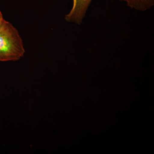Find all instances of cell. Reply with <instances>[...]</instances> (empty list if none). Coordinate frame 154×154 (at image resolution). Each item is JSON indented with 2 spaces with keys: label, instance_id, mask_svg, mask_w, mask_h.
I'll list each match as a JSON object with an SVG mask.
<instances>
[{
  "label": "cell",
  "instance_id": "obj_1",
  "mask_svg": "<svg viewBox=\"0 0 154 154\" xmlns=\"http://www.w3.org/2000/svg\"><path fill=\"white\" fill-rule=\"evenodd\" d=\"M25 52L19 31L5 20L0 28V61L19 60Z\"/></svg>",
  "mask_w": 154,
  "mask_h": 154
},
{
  "label": "cell",
  "instance_id": "obj_2",
  "mask_svg": "<svg viewBox=\"0 0 154 154\" xmlns=\"http://www.w3.org/2000/svg\"><path fill=\"white\" fill-rule=\"evenodd\" d=\"M92 0H73L72 8L68 14L66 15V22H73L80 25L85 18L86 12Z\"/></svg>",
  "mask_w": 154,
  "mask_h": 154
},
{
  "label": "cell",
  "instance_id": "obj_3",
  "mask_svg": "<svg viewBox=\"0 0 154 154\" xmlns=\"http://www.w3.org/2000/svg\"><path fill=\"white\" fill-rule=\"evenodd\" d=\"M125 2L127 5L137 11H147L154 5V0H119Z\"/></svg>",
  "mask_w": 154,
  "mask_h": 154
},
{
  "label": "cell",
  "instance_id": "obj_4",
  "mask_svg": "<svg viewBox=\"0 0 154 154\" xmlns=\"http://www.w3.org/2000/svg\"><path fill=\"white\" fill-rule=\"evenodd\" d=\"M5 20V19L3 18V15L2 14V12H1V10H0V28H1L2 25H3Z\"/></svg>",
  "mask_w": 154,
  "mask_h": 154
}]
</instances>
